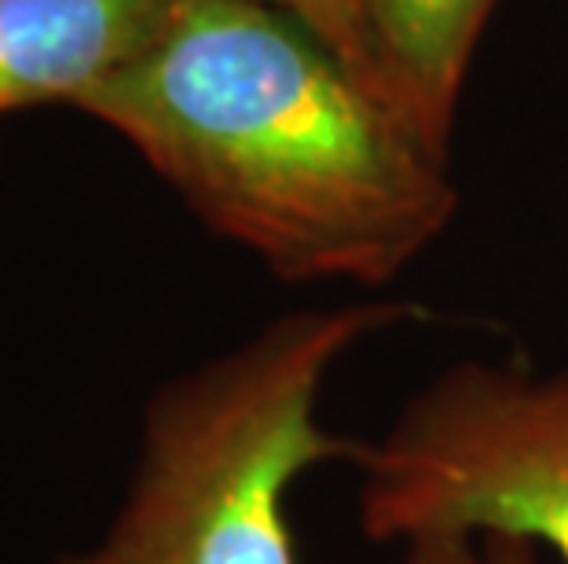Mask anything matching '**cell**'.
<instances>
[{
  "mask_svg": "<svg viewBox=\"0 0 568 564\" xmlns=\"http://www.w3.org/2000/svg\"><path fill=\"white\" fill-rule=\"evenodd\" d=\"M78 111L286 283L385 286L458 213L452 151L264 0H187Z\"/></svg>",
  "mask_w": 568,
  "mask_h": 564,
  "instance_id": "obj_1",
  "label": "cell"
},
{
  "mask_svg": "<svg viewBox=\"0 0 568 564\" xmlns=\"http://www.w3.org/2000/svg\"><path fill=\"white\" fill-rule=\"evenodd\" d=\"M418 319L410 301L290 311L165 381L114 521L63 564H301L290 488L356 451L320 422L326 381L364 341Z\"/></svg>",
  "mask_w": 568,
  "mask_h": 564,
  "instance_id": "obj_2",
  "label": "cell"
},
{
  "mask_svg": "<svg viewBox=\"0 0 568 564\" xmlns=\"http://www.w3.org/2000/svg\"><path fill=\"white\" fill-rule=\"evenodd\" d=\"M348 465L371 543L510 535L568 564V363L458 359Z\"/></svg>",
  "mask_w": 568,
  "mask_h": 564,
  "instance_id": "obj_3",
  "label": "cell"
},
{
  "mask_svg": "<svg viewBox=\"0 0 568 564\" xmlns=\"http://www.w3.org/2000/svg\"><path fill=\"white\" fill-rule=\"evenodd\" d=\"M187 0H0V111L81 103L148 52Z\"/></svg>",
  "mask_w": 568,
  "mask_h": 564,
  "instance_id": "obj_4",
  "label": "cell"
},
{
  "mask_svg": "<svg viewBox=\"0 0 568 564\" xmlns=\"http://www.w3.org/2000/svg\"><path fill=\"white\" fill-rule=\"evenodd\" d=\"M495 0H359L404 111L452 151L455 106Z\"/></svg>",
  "mask_w": 568,
  "mask_h": 564,
  "instance_id": "obj_5",
  "label": "cell"
},
{
  "mask_svg": "<svg viewBox=\"0 0 568 564\" xmlns=\"http://www.w3.org/2000/svg\"><path fill=\"white\" fill-rule=\"evenodd\" d=\"M264 4L286 11L290 19L308 27L353 74H359L374 92H382L385 100H393L404 111L400 95H396V85L389 78V66H385V59L378 52V41H374L371 22L364 16V8H359V0H264ZM410 122H415V117H410Z\"/></svg>",
  "mask_w": 568,
  "mask_h": 564,
  "instance_id": "obj_6",
  "label": "cell"
},
{
  "mask_svg": "<svg viewBox=\"0 0 568 564\" xmlns=\"http://www.w3.org/2000/svg\"><path fill=\"white\" fill-rule=\"evenodd\" d=\"M404 564H547L525 539L510 535H426L404 546Z\"/></svg>",
  "mask_w": 568,
  "mask_h": 564,
  "instance_id": "obj_7",
  "label": "cell"
}]
</instances>
